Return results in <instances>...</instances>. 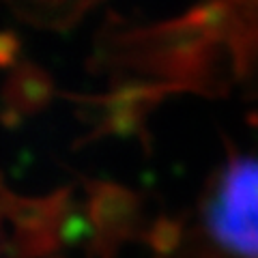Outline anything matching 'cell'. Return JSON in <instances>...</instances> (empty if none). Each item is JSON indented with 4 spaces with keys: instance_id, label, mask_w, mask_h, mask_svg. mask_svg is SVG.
<instances>
[{
    "instance_id": "obj_3",
    "label": "cell",
    "mask_w": 258,
    "mask_h": 258,
    "mask_svg": "<svg viewBox=\"0 0 258 258\" xmlns=\"http://www.w3.org/2000/svg\"><path fill=\"white\" fill-rule=\"evenodd\" d=\"M5 97L18 112H35L50 101L52 82L43 71L24 64L13 71L11 80L7 82Z\"/></svg>"
},
{
    "instance_id": "obj_5",
    "label": "cell",
    "mask_w": 258,
    "mask_h": 258,
    "mask_svg": "<svg viewBox=\"0 0 258 258\" xmlns=\"http://www.w3.org/2000/svg\"><path fill=\"white\" fill-rule=\"evenodd\" d=\"M20 41L11 32H0V67H9L18 58Z\"/></svg>"
},
{
    "instance_id": "obj_2",
    "label": "cell",
    "mask_w": 258,
    "mask_h": 258,
    "mask_svg": "<svg viewBox=\"0 0 258 258\" xmlns=\"http://www.w3.org/2000/svg\"><path fill=\"white\" fill-rule=\"evenodd\" d=\"M136 200L129 191L118 187H99L91 198V217L106 237H123L132 226Z\"/></svg>"
},
{
    "instance_id": "obj_4",
    "label": "cell",
    "mask_w": 258,
    "mask_h": 258,
    "mask_svg": "<svg viewBox=\"0 0 258 258\" xmlns=\"http://www.w3.org/2000/svg\"><path fill=\"white\" fill-rule=\"evenodd\" d=\"M179 241V228L172 222H159L151 232V243L157 252H170Z\"/></svg>"
},
{
    "instance_id": "obj_1",
    "label": "cell",
    "mask_w": 258,
    "mask_h": 258,
    "mask_svg": "<svg viewBox=\"0 0 258 258\" xmlns=\"http://www.w3.org/2000/svg\"><path fill=\"white\" fill-rule=\"evenodd\" d=\"M209 235L232 258H258V157H230L207 209Z\"/></svg>"
}]
</instances>
